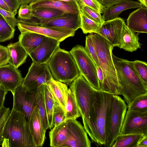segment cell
Here are the masks:
<instances>
[{
  "instance_id": "obj_30",
  "label": "cell",
  "mask_w": 147,
  "mask_h": 147,
  "mask_svg": "<svg viewBox=\"0 0 147 147\" xmlns=\"http://www.w3.org/2000/svg\"><path fill=\"white\" fill-rule=\"evenodd\" d=\"M44 92L49 128L51 129L54 127L53 123V113L55 98L52 94L47 83L44 84Z\"/></svg>"
},
{
  "instance_id": "obj_6",
  "label": "cell",
  "mask_w": 147,
  "mask_h": 147,
  "mask_svg": "<svg viewBox=\"0 0 147 147\" xmlns=\"http://www.w3.org/2000/svg\"><path fill=\"white\" fill-rule=\"evenodd\" d=\"M54 79L69 85L80 74L70 52L59 47L47 63Z\"/></svg>"
},
{
  "instance_id": "obj_14",
  "label": "cell",
  "mask_w": 147,
  "mask_h": 147,
  "mask_svg": "<svg viewBox=\"0 0 147 147\" xmlns=\"http://www.w3.org/2000/svg\"><path fill=\"white\" fill-rule=\"evenodd\" d=\"M69 132L63 147H90L91 142L84 126L76 120L67 121Z\"/></svg>"
},
{
  "instance_id": "obj_48",
  "label": "cell",
  "mask_w": 147,
  "mask_h": 147,
  "mask_svg": "<svg viewBox=\"0 0 147 147\" xmlns=\"http://www.w3.org/2000/svg\"><path fill=\"white\" fill-rule=\"evenodd\" d=\"M136 147H147V136H144L140 140Z\"/></svg>"
},
{
  "instance_id": "obj_44",
  "label": "cell",
  "mask_w": 147,
  "mask_h": 147,
  "mask_svg": "<svg viewBox=\"0 0 147 147\" xmlns=\"http://www.w3.org/2000/svg\"><path fill=\"white\" fill-rule=\"evenodd\" d=\"M9 56L6 47L0 45V66L8 63Z\"/></svg>"
},
{
  "instance_id": "obj_54",
  "label": "cell",
  "mask_w": 147,
  "mask_h": 147,
  "mask_svg": "<svg viewBox=\"0 0 147 147\" xmlns=\"http://www.w3.org/2000/svg\"></svg>"
},
{
  "instance_id": "obj_25",
  "label": "cell",
  "mask_w": 147,
  "mask_h": 147,
  "mask_svg": "<svg viewBox=\"0 0 147 147\" xmlns=\"http://www.w3.org/2000/svg\"><path fill=\"white\" fill-rule=\"evenodd\" d=\"M52 94L60 105L65 110L69 88L66 84L52 78L47 83Z\"/></svg>"
},
{
  "instance_id": "obj_38",
  "label": "cell",
  "mask_w": 147,
  "mask_h": 147,
  "mask_svg": "<svg viewBox=\"0 0 147 147\" xmlns=\"http://www.w3.org/2000/svg\"><path fill=\"white\" fill-rule=\"evenodd\" d=\"M85 49L88 54L94 62L96 67H100L90 34L86 36Z\"/></svg>"
},
{
  "instance_id": "obj_21",
  "label": "cell",
  "mask_w": 147,
  "mask_h": 147,
  "mask_svg": "<svg viewBox=\"0 0 147 147\" xmlns=\"http://www.w3.org/2000/svg\"><path fill=\"white\" fill-rule=\"evenodd\" d=\"M147 7L139 1L123 0L112 6L106 7L102 16L105 21L117 18L123 11L130 9Z\"/></svg>"
},
{
  "instance_id": "obj_19",
  "label": "cell",
  "mask_w": 147,
  "mask_h": 147,
  "mask_svg": "<svg viewBox=\"0 0 147 147\" xmlns=\"http://www.w3.org/2000/svg\"><path fill=\"white\" fill-rule=\"evenodd\" d=\"M127 25L134 32L147 33V7L138 8L130 13Z\"/></svg>"
},
{
  "instance_id": "obj_11",
  "label": "cell",
  "mask_w": 147,
  "mask_h": 147,
  "mask_svg": "<svg viewBox=\"0 0 147 147\" xmlns=\"http://www.w3.org/2000/svg\"><path fill=\"white\" fill-rule=\"evenodd\" d=\"M52 78L47 63L32 62L22 84L30 91H34L43 84H47Z\"/></svg>"
},
{
  "instance_id": "obj_34",
  "label": "cell",
  "mask_w": 147,
  "mask_h": 147,
  "mask_svg": "<svg viewBox=\"0 0 147 147\" xmlns=\"http://www.w3.org/2000/svg\"><path fill=\"white\" fill-rule=\"evenodd\" d=\"M128 109L138 112H147V94L140 95L127 107Z\"/></svg>"
},
{
  "instance_id": "obj_51",
  "label": "cell",
  "mask_w": 147,
  "mask_h": 147,
  "mask_svg": "<svg viewBox=\"0 0 147 147\" xmlns=\"http://www.w3.org/2000/svg\"><path fill=\"white\" fill-rule=\"evenodd\" d=\"M141 3L147 7V0H138Z\"/></svg>"
},
{
  "instance_id": "obj_3",
  "label": "cell",
  "mask_w": 147,
  "mask_h": 147,
  "mask_svg": "<svg viewBox=\"0 0 147 147\" xmlns=\"http://www.w3.org/2000/svg\"><path fill=\"white\" fill-rule=\"evenodd\" d=\"M2 147H36L29 124L23 114L12 109L4 126Z\"/></svg>"
},
{
  "instance_id": "obj_41",
  "label": "cell",
  "mask_w": 147,
  "mask_h": 147,
  "mask_svg": "<svg viewBox=\"0 0 147 147\" xmlns=\"http://www.w3.org/2000/svg\"><path fill=\"white\" fill-rule=\"evenodd\" d=\"M0 13L11 28L13 29H15V27L17 26V19L15 18L14 15L10 11L1 8Z\"/></svg>"
},
{
  "instance_id": "obj_39",
  "label": "cell",
  "mask_w": 147,
  "mask_h": 147,
  "mask_svg": "<svg viewBox=\"0 0 147 147\" xmlns=\"http://www.w3.org/2000/svg\"><path fill=\"white\" fill-rule=\"evenodd\" d=\"M32 9L29 4H21L18 11V19L24 20H31Z\"/></svg>"
},
{
  "instance_id": "obj_1",
  "label": "cell",
  "mask_w": 147,
  "mask_h": 147,
  "mask_svg": "<svg viewBox=\"0 0 147 147\" xmlns=\"http://www.w3.org/2000/svg\"><path fill=\"white\" fill-rule=\"evenodd\" d=\"M119 86V92L128 106L137 97L147 94L145 86L134 69L132 61L112 54Z\"/></svg>"
},
{
  "instance_id": "obj_12",
  "label": "cell",
  "mask_w": 147,
  "mask_h": 147,
  "mask_svg": "<svg viewBox=\"0 0 147 147\" xmlns=\"http://www.w3.org/2000/svg\"><path fill=\"white\" fill-rule=\"evenodd\" d=\"M141 134L147 136V112L128 109L121 130V134Z\"/></svg>"
},
{
  "instance_id": "obj_23",
  "label": "cell",
  "mask_w": 147,
  "mask_h": 147,
  "mask_svg": "<svg viewBox=\"0 0 147 147\" xmlns=\"http://www.w3.org/2000/svg\"><path fill=\"white\" fill-rule=\"evenodd\" d=\"M8 52V63L16 68L23 64L28 55L19 41L8 44L6 47Z\"/></svg>"
},
{
  "instance_id": "obj_49",
  "label": "cell",
  "mask_w": 147,
  "mask_h": 147,
  "mask_svg": "<svg viewBox=\"0 0 147 147\" xmlns=\"http://www.w3.org/2000/svg\"><path fill=\"white\" fill-rule=\"evenodd\" d=\"M0 8L7 11H10L9 8L3 0H0Z\"/></svg>"
},
{
  "instance_id": "obj_35",
  "label": "cell",
  "mask_w": 147,
  "mask_h": 147,
  "mask_svg": "<svg viewBox=\"0 0 147 147\" xmlns=\"http://www.w3.org/2000/svg\"><path fill=\"white\" fill-rule=\"evenodd\" d=\"M80 11L86 16L94 21L102 24L104 21L101 14L76 0Z\"/></svg>"
},
{
  "instance_id": "obj_16",
  "label": "cell",
  "mask_w": 147,
  "mask_h": 147,
  "mask_svg": "<svg viewBox=\"0 0 147 147\" xmlns=\"http://www.w3.org/2000/svg\"><path fill=\"white\" fill-rule=\"evenodd\" d=\"M40 24L48 27L76 31L81 26L80 13H63L52 19L39 21Z\"/></svg>"
},
{
  "instance_id": "obj_40",
  "label": "cell",
  "mask_w": 147,
  "mask_h": 147,
  "mask_svg": "<svg viewBox=\"0 0 147 147\" xmlns=\"http://www.w3.org/2000/svg\"><path fill=\"white\" fill-rule=\"evenodd\" d=\"M11 111L8 108L3 106L0 109V146H1L2 136L6 123L9 115Z\"/></svg>"
},
{
  "instance_id": "obj_52",
  "label": "cell",
  "mask_w": 147,
  "mask_h": 147,
  "mask_svg": "<svg viewBox=\"0 0 147 147\" xmlns=\"http://www.w3.org/2000/svg\"><path fill=\"white\" fill-rule=\"evenodd\" d=\"M45 0H32L31 3L30 4H33L36 3L38 2L39 1H43Z\"/></svg>"
},
{
  "instance_id": "obj_53",
  "label": "cell",
  "mask_w": 147,
  "mask_h": 147,
  "mask_svg": "<svg viewBox=\"0 0 147 147\" xmlns=\"http://www.w3.org/2000/svg\"><path fill=\"white\" fill-rule=\"evenodd\" d=\"M62 1L67 2H74L76 1V0H58Z\"/></svg>"
},
{
  "instance_id": "obj_7",
  "label": "cell",
  "mask_w": 147,
  "mask_h": 147,
  "mask_svg": "<svg viewBox=\"0 0 147 147\" xmlns=\"http://www.w3.org/2000/svg\"><path fill=\"white\" fill-rule=\"evenodd\" d=\"M127 108L125 101L113 94L107 120L106 141L105 146L111 147L121 130Z\"/></svg>"
},
{
  "instance_id": "obj_5",
  "label": "cell",
  "mask_w": 147,
  "mask_h": 147,
  "mask_svg": "<svg viewBox=\"0 0 147 147\" xmlns=\"http://www.w3.org/2000/svg\"><path fill=\"white\" fill-rule=\"evenodd\" d=\"M69 88L74 95L81 116L84 127L92 140L93 139L90 113L94 93V89L80 74L71 83Z\"/></svg>"
},
{
  "instance_id": "obj_32",
  "label": "cell",
  "mask_w": 147,
  "mask_h": 147,
  "mask_svg": "<svg viewBox=\"0 0 147 147\" xmlns=\"http://www.w3.org/2000/svg\"><path fill=\"white\" fill-rule=\"evenodd\" d=\"M80 10V9H79ZM81 19L80 28L84 33H95L102 24L98 23L88 18L84 15L80 10Z\"/></svg>"
},
{
  "instance_id": "obj_28",
  "label": "cell",
  "mask_w": 147,
  "mask_h": 147,
  "mask_svg": "<svg viewBox=\"0 0 147 147\" xmlns=\"http://www.w3.org/2000/svg\"><path fill=\"white\" fill-rule=\"evenodd\" d=\"M36 106L43 128L46 131L49 128V126L45 103L44 84L41 86L37 90Z\"/></svg>"
},
{
  "instance_id": "obj_17",
  "label": "cell",
  "mask_w": 147,
  "mask_h": 147,
  "mask_svg": "<svg viewBox=\"0 0 147 147\" xmlns=\"http://www.w3.org/2000/svg\"><path fill=\"white\" fill-rule=\"evenodd\" d=\"M23 78L20 71L9 64L0 66V85L13 94Z\"/></svg>"
},
{
  "instance_id": "obj_15",
  "label": "cell",
  "mask_w": 147,
  "mask_h": 147,
  "mask_svg": "<svg viewBox=\"0 0 147 147\" xmlns=\"http://www.w3.org/2000/svg\"><path fill=\"white\" fill-rule=\"evenodd\" d=\"M60 42L54 38L45 36L39 45L28 55L32 62L40 64L47 63L59 47Z\"/></svg>"
},
{
  "instance_id": "obj_43",
  "label": "cell",
  "mask_w": 147,
  "mask_h": 147,
  "mask_svg": "<svg viewBox=\"0 0 147 147\" xmlns=\"http://www.w3.org/2000/svg\"><path fill=\"white\" fill-rule=\"evenodd\" d=\"M9 8L10 11L15 16L21 3L20 0H3Z\"/></svg>"
},
{
  "instance_id": "obj_50",
  "label": "cell",
  "mask_w": 147,
  "mask_h": 147,
  "mask_svg": "<svg viewBox=\"0 0 147 147\" xmlns=\"http://www.w3.org/2000/svg\"><path fill=\"white\" fill-rule=\"evenodd\" d=\"M32 0H20L21 4H28L30 3Z\"/></svg>"
},
{
  "instance_id": "obj_33",
  "label": "cell",
  "mask_w": 147,
  "mask_h": 147,
  "mask_svg": "<svg viewBox=\"0 0 147 147\" xmlns=\"http://www.w3.org/2000/svg\"><path fill=\"white\" fill-rule=\"evenodd\" d=\"M15 30L11 28L0 13V42L12 39Z\"/></svg>"
},
{
  "instance_id": "obj_27",
  "label": "cell",
  "mask_w": 147,
  "mask_h": 147,
  "mask_svg": "<svg viewBox=\"0 0 147 147\" xmlns=\"http://www.w3.org/2000/svg\"><path fill=\"white\" fill-rule=\"evenodd\" d=\"M144 136L141 134H121L116 138L111 147H136Z\"/></svg>"
},
{
  "instance_id": "obj_2",
  "label": "cell",
  "mask_w": 147,
  "mask_h": 147,
  "mask_svg": "<svg viewBox=\"0 0 147 147\" xmlns=\"http://www.w3.org/2000/svg\"><path fill=\"white\" fill-rule=\"evenodd\" d=\"M90 34L103 72V81L100 90L119 95V86L112 57L114 47L99 34Z\"/></svg>"
},
{
  "instance_id": "obj_4",
  "label": "cell",
  "mask_w": 147,
  "mask_h": 147,
  "mask_svg": "<svg viewBox=\"0 0 147 147\" xmlns=\"http://www.w3.org/2000/svg\"><path fill=\"white\" fill-rule=\"evenodd\" d=\"M113 95L94 89L90 120L92 141L100 146H104L106 144L107 120Z\"/></svg>"
},
{
  "instance_id": "obj_47",
  "label": "cell",
  "mask_w": 147,
  "mask_h": 147,
  "mask_svg": "<svg viewBox=\"0 0 147 147\" xmlns=\"http://www.w3.org/2000/svg\"><path fill=\"white\" fill-rule=\"evenodd\" d=\"M96 67L97 76L99 80L100 87L102 85L103 81V72L100 67Z\"/></svg>"
},
{
  "instance_id": "obj_46",
  "label": "cell",
  "mask_w": 147,
  "mask_h": 147,
  "mask_svg": "<svg viewBox=\"0 0 147 147\" xmlns=\"http://www.w3.org/2000/svg\"><path fill=\"white\" fill-rule=\"evenodd\" d=\"M8 91L0 85V109L4 106L5 97Z\"/></svg>"
},
{
  "instance_id": "obj_10",
  "label": "cell",
  "mask_w": 147,
  "mask_h": 147,
  "mask_svg": "<svg viewBox=\"0 0 147 147\" xmlns=\"http://www.w3.org/2000/svg\"><path fill=\"white\" fill-rule=\"evenodd\" d=\"M37 90L30 91L22 84L15 89L13 93V109L21 112L28 121L36 106Z\"/></svg>"
},
{
  "instance_id": "obj_37",
  "label": "cell",
  "mask_w": 147,
  "mask_h": 147,
  "mask_svg": "<svg viewBox=\"0 0 147 147\" xmlns=\"http://www.w3.org/2000/svg\"><path fill=\"white\" fill-rule=\"evenodd\" d=\"M134 69L143 83L147 87V63L143 61H132Z\"/></svg>"
},
{
  "instance_id": "obj_8",
  "label": "cell",
  "mask_w": 147,
  "mask_h": 147,
  "mask_svg": "<svg viewBox=\"0 0 147 147\" xmlns=\"http://www.w3.org/2000/svg\"><path fill=\"white\" fill-rule=\"evenodd\" d=\"M78 69L94 89L100 90L96 65L82 45H77L70 51Z\"/></svg>"
},
{
  "instance_id": "obj_24",
  "label": "cell",
  "mask_w": 147,
  "mask_h": 147,
  "mask_svg": "<svg viewBox=\"0 0 147 147\" xmlns=\"http://www.w3.org/2000/svg\"><path fill=\"white\" fill-rule=\"evenodd\" d=\"M50 146L53 147H63L69 136L67 121L54 126L49 132Z\"/></svg>"
},
{
  "instance_id": "obj_26",
  "label": "cell",
  "mask_w": 147,
  "mask_h": 147,
  "mask_svg": "<svg viewBox=\"0 0 147 147\" xmlns=\"http://www.w3.org/2000/svg\"><path fill=\"white\" fill-rule=\"evenodd\" d=\"M21 33L19 41L28 55L39 45L45 36L32 32Z\"/></svg>"
},
{
  "instance_id": "obj_36",
  "label": "cell",
  "mask_w": 147,
  "mask_h": 147,
  "mask_svg": "<svg viewBox=\"0 0 147 147\" xmlns=\"http://www.w3.org/2000/svg\"><path fill=\"white\" fill-rule=\"evenodd\" d=\"M67 121L65 111L55 98L53 113V123L54 126Z\"/></svg>"
},
{
  "instance_id": "obj_20",
  "label": "cell",
  "mask_w": 147,
  "mask_h": 147,
  "mask_svg": "<svg viewBox=\"0 0 147 147\" xmlns=\"http://www.w3.org/2000/svg\"><path fill=\"white\" fill-rule=\"evenodd\" d=\"M29 4L32 9L50 8L59 10L64 13H80L79 9L76 1L74 2H67L58 0H45Z\"/></svg>"
},
{
  "instance_id": "obj_22",
  "label": "cell",
  "mask_w": 147,
  "mask_h": 147,
  "mask_svg": "<svg viewBox=\"0 0 147 147\" xmlns=\"http://www.w3.org/2000/svg\"><path fill=\"white\" fill-rule=\"evenodd\" d=\"M139 40L138 34H135L124 23L118 47L127 51L133 52L141 48Z\"/></svg>"
},
{
  "instance_id": "obj_13",
  "label": "cell",
  "mask_w": 147,
  "mask_h": 147,
  "mask_svg": "<svg viewBox=\"0 0 147 147\" xmlns=\"http://www.w3.org/2000/svg\"><path fill=\"white\" fill-rule=\"evenodd\" d=\"M124 20L120 17L105 21L95 33L106 40L113 47H118L120 41Z\"/></svg>"
},
{
  "instance_id": "obj_18",
  "label": "cell",
  "mask_w": 147,
  "mask_h": 147,
  "mask_svg": "<svg viewBox=\"0 0 147 147\" xmlns=\"http://www.w3.org/2000/svg\"><path fill=\"white\" fill-rule=\"evenodd\" d=\"M28 122L36 147H42L45 140L46 131L43 127L36 106L32 112Z\"/></svg>"
},
{
  "instance_id": "obj_45",
  "label": "cell",
  "mask_w": 147,
  "mask_h": 147,
  "mask_svg": "<svg viewBox=\"0 0 147 147\" xmlns=\"http://www.w3.org/2000/svg\"><path fill=\"white\" fill-rule=\"evenodd\" d=\"M105 7L114 5L123 0H97Z\"/></svg>"
},
{
  "instance_id": "obj_31",
  "label": "cell",
  "mask_w": 147,
  "mask_h": 147,
  "mask_svg": "<svg viewBox=\"0 0 147 147\" xmlns=\"http://www.w3.org/2000/svg\"><path fill=\"white\" fill-rule=\"evenodd\" d=\"M63 12L59 10L50 8H42L32 9L33 17L39 21L53 19L63 15Z\"/></svg>"
},
{
  "instance_id": "obj_29",
  "label": "cell",
  "mask_w": 147,
  "mask_h": 147,
  "mask_svg": "<svg viewBox=\"0 0 147 147\" xmlns=\"http://www.w3.org/2000/svg\"><path fill=\"white\" fill-rule=\"evenodd\" d=\"M65 110L66 121L76 120L81 116L73 94L69 88L67 92V102Z\"/></svg>"
},
{
  "instance_id": "obj_42",
  "label": "cell",
  "mask_w": 147,
  "mask_h": 147,
  "mask_svg": "<svg viewBox=\"0 0 147 147\" xmlns=\"http://www.w3.org/2000/svg\"><path fill=\"white\" fill-rule=\"evenodd\" d=\"M84 5L87 6L97 12L103 13L105 7L100 4L97 0H77Z\"/></svg>"
},
{
  "instance_id": "obj_9",
  "label": "cell",
  "mask_w": 147,
  "mask_h": 147,
  "mask_svg": "<svg viewBox=\"0 0 147 147\" xmlns=\"http://www.w3.org/2000/svg\"><path fill=\"white\" fill-rule=\"evenodd\" d=\"M17 19V26L21 32H34L54 38L60 42L69 37L74 36L76 32L44 26L40 24L39 22L32 20H24L18 18Z\"/></svg>"
}]
</instances>
